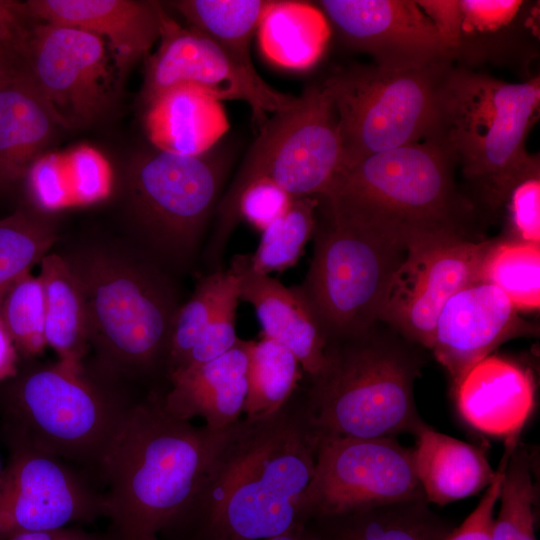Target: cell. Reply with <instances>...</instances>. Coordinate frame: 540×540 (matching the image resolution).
<instances>
[{
	"label": "cell",
	"instance_id": "cell-34",
	"mask_svg": "<svg viewBox=\"0 0 540 540\" xmlns=\"http://www.w3.org/2000/svg\"><path fill=\"white\" fill-rule=\"evenodd\" d=\"M0 316L20 360L35 359L46 345V296L40 276L18 279L0 300Z\"/></svg>",
	"mask_w": 540,
	"mask_h": 540
},
{
	"label": "cell",
	"instance_id": "cell-1",
	"mask_svg": "<svg viewBox=\"0 0 540 540\" xmlns=\"http://www.w3.org/2000/svg\"><path fill=\"white\" fill-rule=\"evenodd\" d=\"M318 442L300 385L275 412L239 419L158 540H262L306 525Z\"/></svg>",
	"mask_w": 540,
	"mask_h": 540
},
{
	"label": "cell",
	"instance_id": "cell-48",
	"mask_svg": "<svg viewBox=\"0 0 540 540\" xmlns=\"http://www.w3.org/2000/svg\"><path fill=\"white\" fill-rule=\"evenodd\" d=\"M20 72V61L15 45H0V86Z\"/></svg>",
	"mask_w": 540,
	"mask_h": 540
},
{
	"label": "cell",
	"instance_id": "cell-8",
	"mask_svg": "<svg viewBox=\"0 0 540 540\" xmlns=\"http://www.w3.org/2000/svg\"><path fill=\"white\" fill-rule=\"evenodd\" d=\"M260 128L216 208L203 259L209 271L222 259L240 222L239 199L258 180H269L292 197L324 196L343 168L337 114L320 84L308 85L298 103L273 113Z\"/></svg>",
	"mask_w": 540,
	"mask_h": 540
},
{
	"label": "cell",
	"instance_id": "cell-23",
	"mask_svg": "<svg viewBox=\"0 0 540 540\" xmlns=\"http://www.w3.org/2000/svg\"><path fill=\"white\" fill-rule=\"evenodd\" d=\"M144 123L152 146L185 156L206 152L229 128L221 102L192 84L176 85L147 102Z\"/></svg>",
	"mask_w": 540,
	"mask_h": 540
},
{
	"label": "cell",
	"instance_id": "cell-14",
	"mask_svg": "<svg viewBox=\"0 0 540 540\" xmlns=\"http://www.w3.org/2000/svg\"><path fill=\"white\" fill-rule=\"evenodd\" d=\"M158 41L146 64L145 104L171 87L192 84L220 102L244 101L251 109L253 123L261 128L268 112L288 110L299 101V96L272 88L256 70L240 65L208 37L181 26L166 11Z\"/></svg>",
	"mask_w": 540,
	"mask_h": 540
},
{
	"label": "cell",
	"instance_id": "cell-13",
	"mask_svg": "<svg viewBox=\"0 0 540 540\" xmlns=\"http://www.w3.org/2000/svg\"><path fill=\"white\" fill-rule=\"evenodd\" d=\"M421 500L425 497L415 472L413 448L395 438H324L318 442L302 513L308 523Z\"/></svg>",
	"mask_w": 540,
	"mask_h": 540
},
{
	"label": "cell",
	"instance_id": "cell-5",
	"mask_svg": "<svg viewBox=\"0 0 540 540\" xmlns=\"http://www.w3.org/2000/svg\"><path fill=\"white\" fill-rule=\"evenodd\" d=\"M136 403L83 365L20 360L0 383V437L9 450L53 455L99 479Z\"/></svg>",
	"mask_w": 540,
	"mask_h": 540
},
{
	"label": "cell",
	"instance_id": "cell-37",
	"mask_svg": "<svg viewBox=\"0 0 540 540\" xmlns=\"http://www.w3.org/2000/svg\"><path fill=\"white\" fill-rule=\"evenodd\" d=\"M227 274L225 286L203 333L168 378L221 356L239 341L235 331L236 308L240 300L239 278L231 268L227 269Z\"/></svg>",
	"mask_w": 540,
	"mask_h": 540
},
{
	"label": "cell",
	"instance_id": "cell-32",
	"mask_svg": "<svg viewBox=\"0 0 540 540\" xmlns=\"http://www.w3.org/2000/svg\"><path fill=\"white\" fill-rule=\"evenodd\" d=\"M318 197H295L286 211L261 232L249 263L257 273L283 272L297 263L313 236Z\"/></svg>",
	"mask_w": 540,
	"mask_h": 540
},
{
	"label": "cell",
	"instance_id": "cell-30",
	"mask_svg": "<svg viewBox=\"0 0 540 540\" xmlns=\"http://www.w3.org/2000/svg\"><path fill=\"white\" fill-rule=\"evenodd\" d=\"M302 377L298 360L284 345L264 336L251 340L245 418L275 412L298 388Z\"/></svg>",
	"mask_w": 540,
	"mask_h": 540
},
{
	"label": "cell",
	"instance_id": "cell-19",
	"mask_svg": "<svg viewBox=\"0 0 540 540\" xmlns=\"http://www.w3.org/2000/svg\"><path fill=\"white\" fill-rule=\"evenodd\" d=\"M38 21L68 25L102 38L120 82L159 40L164 8L142 0H28Z\"/></svg>",
	"mask_w": 540,
	"mask_h": 540
},
{
	"label": "cell",
	"instance_id": "cell-2",
	"mask_svg": "<svg viewBox=\"0 0 540 540\" xmlns=\"http://www.w3.org/2000/svg\"><path fill=\"white\" fill-rule=\"evenodd\" d=\"M83 293L97 379L133 401L166 390L170 331L179 303L172 280L147 257L92 247L68 257Z\"/></svg>",
	"mask_w": 540,
	"mask_h": 540
},
{
	"label": "cell",
	"instance_id": "cell-15",
	"mask_svg": "<svg viewBox=\"0 0 540 540\" xmlns=\"http://www.w3.org/2000/svg\"><path fill=\"white\" fill-rule=\"evenodd\" d=\"M105 517L103 491L80 468L43 452L9 450L0 474V540Z\"/></svg>",
	"mask_w": 540,
	"mask_h": 540
},
{
	"label": "cell",
	"instance_id": "cell-10",
	"mask_svg": "<svg viewBox=\"0 0 540 540\" xmlns=\"http://www.w3.org/2000/svg\"><path fill=\"white\" fill-rule=\"evenodd\" d=\"M453 60L408 70L354 64L322 85L334 105L343 168L370 155L424 141L438 142Z\"/></svg>",
	"mask_w": 540,
	"mask_h": 540
},
{
	"label": "cell",
	"instance_id": "cell-43",
	"mask_svg": "<svg viewBox=\"0 0 540 540\" xmlns=\"http://www.w3.org/2000/svg\"><path fill=\"white\" fill-rule=\"evenodd\" d=\"M513 445L506 443L505 452L494 481L485 489L479 503L463 523L450 531L444 540H492L494 510L499 499L504 469Z\"/></svg>",
	"mask_w": 540,
	"mask_h": 540
},
{
	"label": "cell",
	"instance_id": "cell-25",
	"mask_svg": "<svg viewBox=\"0 0 540 540\" xmlns=\"http://www.w3.org/2000/svg\"><path fill=\"white\" fill-rule=\"evenodd\" d=\"M415 472L427 503L443 506L486 489L495 479L484 452L422 423L414 432Z\"/></svg>",
	"mask_w": 540,
	"mask_h": 540
},
{
	"label": "cell",
	"instance_id": "cell-39",
	"mask_svg": "<svg viewBox=\"0 0 540 540\" xmlns=\"http://www.w3.org/2000/svg\"><path fill=\"white\" fill-rule=\"evenodd\" d=\"M74 206L91 205L107 198L113 175L106 157L96 148L80 145L66 151Z\"/></svg>",
	"mask_w": 540,
	"mask_h": 540
},
{
	"label": "cell",
	"instance_id": "cell-40",
	"mask_svg": "<svg viewBox=\"0 0 540 540\" xmlns=\"http://www.w3.org/2000/svg\"><path fill=\"white\" fill-rule=\"evenodd\" d=\"M459 2L462 13L460 41L480 36L484 39L497 34L503 36L517 25L527 6V2L521 0H459ZM473 42L462 44L459 48Z\"/></svg>",
	"mask_w": 540,
	"mask_h": 540
},
{
	"label": "cell",
	"instance_id": "cell-45",
	"mask_svg": "<svg viewBox=\"0 0 540 540\" xmlns=\"http://www.w3.org/2000/svg\"><path fill=\"white\" fill-rule=\"evenodd\" d=\"M34 20L25 2L0 0V45L17 46Z\"/></svg>",
	"mask_w": 540,
	"mask_h": 540
},
{
	"label": "cell",
	"instance_id": "cell-9",
	"mask_svg": "<svg viewBox=\"0 0 540 540\" xmlns=\"http://www.w3.org/2000/svg\"><path fill=\"white\" fill-rule=\"evenodd\" d=\"M233 161L234 148L222 141L192 156L150 144L131 159L126 170V206L147 258L163 269L192 263Z\"/></svg>",
	"mask_w": 540,
	"mask_h": 540
},
{
	"label": "cell",
	"instance_id": "cell-49",
	"mask_svg": "<svg viewBox=\"0 0 540 540\" xmlns=\"http://www.w3.org/2000/svg\"><path fill=\"white\" fill-rule=\"evenodd\" d=\"M262 540H316L308 525L294 528L286 533Z\"/></svg>",
	"mask_w": 540,
	"mask_h": 540
},
{
	"label": "cell",
	"instance_id": "cell-41",
	"mask_svg": "<svg viewBox=\"0 0 540 540\" xmlns=\"http://www.w3.org/2000/svg\"><path fill=\"white\" fill-rule=\"evenodd\" d=\"M502 207L508 211L513 241L540 244V166L522 176Z\"/></svg>",
	"mask_w": 540,
	"mask_h": 540
},
{
	"label": "cell",
	"instance_id": "cell-26",
	"mask_svg": "<svg viewBox=\"0 0 540 540\" xmlns=\"http://www.w3.org/2000/svg\"><path fill=\"white\" fill-rule=\"evenodd\" d=\"M307 525L316 540H444L452 530L425 500L319 517Z\"/></svg>",
	"mask_w": 540,
	"mask_h": 540
},
{
	"label": "cell",
	"instance_id": "cell-24",
	"mask_svg": "<svg viewBox=\"0 0 540 540\" xmlns=\"http://www.w3.org/2000/svg\"><path fill=\"white\" fill-rule=\"evenodd\" d=\"M58 127L55 116L21 71L0 86V196L21 184Z\"/></svg>",
	"mask_w": 540,
	"mask_h": 540
},
{
	"label": "cell",
	"instance_id": "cell-12",
	"mask_svg": "<svg viewBox=\"0 0 540 540\" xmlns=\"http://www.w3.org/2000/svg\"><path fill=\"white\" fill-rule=\"evenodd\" d=\"M17 52L21 73L61 127L91 125L108 113L120 81L102 38L34 20Z\"/></svg>",
	"mask_w": 540,
	"mask_h": 540
},
{
	"label": "cell",
	"instance_id": "cell-18",
	"mask_svg": "<svg viewBox=\"0 0 540 540\" xmlns=\"http://www.w3.org/2000/svg\"><path fill=\"white\" fill-rule=\"evenodd\" d=\"M528 332L509 298L496 286L476 281L453 294L436 321L430 350L454 387L501 343Z\"/></svg>",
	"mask_w": 540,
	"mask_h": 540
},
{
	"label": "cell",
	"instance_id": "cell-35",
	"mask_svg": "<svg viewBox=\"0 0 540 540\" xmlns=\"http://www.w3.org/2000/svg\"><path fill=\"white\" fill-rule=\"evenodd\" d=\"M537 496L530 453L518 442L504 469L498 499L500 509L493 521L492 540H518L525 531L535 527Z\"/></svg>",
	"mask_w": 540,
	"mask_h": 540
},
{
	"label": "cell",
	"instance_id": "cell-11",
	"mask_svg": "<svg viewBox=\"0 0 540 540\" xmlns=\"http://www.w3.org/2000/svg\"><path fill=\"white\" fill-rule=\"evenodd\" d=\"M319 207L309 269L295 287L328 347L379 321L389 284L408 248L390 235L341 220Z\"/></svg>",
	"mask_w": 540,
	"mask_h": 540
},
{
	"label": "cell",
	"instance_id": "cell-29",
	"mask_svg": "<svg viewBox=\"0 0 540 540\" xmlns=\"http://www.w3.org/2000/svg\"><path fill=\"white\" fill-rule=\"evenodd\" d=\"M271 0H176L167 4L237 63L256 70L251 41Z\"/></svg>",
	"mask_w": 540,
	"mask_h": 540
},
{
	"label": "cell",
	"instance_id": "cell-42",
	"mask_svg": "<svg viewBox=\"0 0 540 540\" xmlns=\"http://www.w3.org/2000/svg\"><path fill=\"white\" fill-rule=\"evenodd\" d=\"M293 198L269 180L255 181L239 199V218L262 232L286 211Z\"/></svg>",
	"mask_w": 540,
	"mask_h": 540
},
{
	"label": "cell",
	"instance_id": "cell-20",
	"mask_svg": "<svg viewBox=\"0 0 540 540\" xmlns=\"http://www.w3.org/2000/svg\"><path fill=\"white\" fill-rule=\"evenodd\" d=\"M239 278L240 299L252 305L264 337L290 350L307 381L319 378L328 366L327 340L311 309L295 286L251 269L249 254H237L230 267Z\"/></svg>",
	"mask_w": 540,
	"mask_h": 540
},
{
	"label": "cell",
	"instance_id": "cell-6",
	"mask_svg": "<svg viewBox=\"0 0 540 540\" xmlns=\"http://www.w3.org/2000/svg\"><path fill=\"white\" fill-rule=\"evenodd\" d=\"M420 348L380 321L329 345L326 370L303 387L318 439L414 434L424 423L413 393L424 363Z\"/></svg>",
	"mask_w": 540,
	"mask_h": 540
},
{
	"label": "cell",
	"instance_id": "cell-51",
	"mask_svg": "<svg viewBox=\"0 0 540 540\" xmlns=\"http://www.w3.org/2000/svg\"><path fill=\"white\" fill-rule=\"evenodd\" d=\"M156 540H158V538Z\"/></svg>",
	"mask_w": 540,
	"mask_h": 540
},
{
	"label": "cell",
	"instance_id": "cell-31",
	"mask_svg": "<svg viewBox=\"0 0 540 540\" xmlns=\"http://www.w3.org/2000/svg\"><path fill=\"white\" fill-rule=\"evenodd\" d=\"M58 239L48 214L26 205L0 219V300L50 253Z\"/></svg>",
	"mask_w": 540,
	"mask_h": 540
},
{
	"label": "cell",
	"instance_id": "cell-21",
	"mask_svg": "<svg viewBox=\"0 0 540 540\" xmlns=\"http://www.w3.org/2000/svg\"><path fill=\"white\" fill-rule=\"evenodd\" d=\"M463 420L491 436L519 437L535 406L531 373L518 364L488 355L472 366L455 386Z\"/></svg>",
	"mask_w": 540,
	"mask_h": 540
},
{
	"label": "cell",
	"instance_id": "cell-22",
	"mask_svg": "<svg viewBox=\"0 0 540 540\" xmlns=\"http://www.w3.org/2000/svg\"><path fill=\"white\" fill-rule=\"evenodd\" d=\"M251 340L239 341L221 356L168 378L163 400L174 416L200 417L211 430L225 429L240 419L248 395Z\"/></svg>",
	"mask_w": 540,
	"mask_h": 540
},
{
	"label": "cell",
	"instance_id": "cell-4",
	"mask_svg": "<svg viewBox=\"0 0 540 540\" xmlns=\"http://www.w3.org/2000/svg\"><path fill=\"white\" fill-rule=\"evenodd\" d=\"M456 161L424 141L370 155L342 169L320 205L332 216L390 235L407 248L472 237L475 205L458 188Z\"/></svg>",
	"mask_w": 540,
	"mask_h": 540
},
{
	"label": "cell",
	"instance_id": "cell-16",
	"mask_svg": "<svg viewBox=\"0 0 540 540\" xmlns=\"http://www.w3.org/2000/svg\"><path fill=\"white\" fill-rule=\"evenodd\" d=\"M493 241L446 239L408 248L394 273L379 321L430 350L436 321L447 300L480 280Z\"/></svg>",
	"mask_w": 540,
	"mask_h": 540
},
{
	"label": "cell",
	"instance_id": "cell-47",
	"mask_svg": "<svg viewBox=\"0 0 540 540\" xmlns=\"http://www.w3.org/2000/svg\"><path fill=\"white\" fill-rule=\"evenodd\" d=\"M20 358L0 316V383L17 371Z\"/></svg>",
	"mask_w": 540,
	"mask_h": 540
},
{
	"label": "cell",
	"instance_id": "cell-44",
	"mask_svg": "<svg viewBox=\"0 0 540 540\" xmlns=\"http://www.w3.org/2000/svg\"><path fill=\"white\" fill-rule=\"evenodd\" d=\"M416 3L432 23L447 55L455 60L462 27L459 0H418Z\"/></svg>",
	"mask_w": 540,
	"mask_h": 540
},
{
	"label": "cell",
	"instance_id": "cell-27",
	"mask_svg": "<svg viewBox=\"0 0 540 540\" xmlns=\"http://www.w3.org/2000/svg\"><path fill=\"white\" fill-rule=\"evenodd\" d=\"M257 33L260 48L271 62L304 70L321 58L331 29L312 2L271 0Z\"/></svg>",
	"mask_w": 540,
	"mask_h": 540
},
{
	"label": "cell",
	"instance_id": "cell-17",
	"mask_svg": "<svg viewBox=\"0 0 540 540\" xmlns=\"http://www.w3.org/2000/svg\"><path fill=\"white\" fill-rule=\"evenodd\" d=\"M312 3L347 48L368 54L372 64L380 68L408 70L451 59L416 1L320 0Z\"/></svg>",
	"mask_w": 540,
	"mask_h": 540
},
{
	"label": "cell",
	"instance_id": "cell-7",
	"mask_svg": "<svg viewBox=\"0 0 540 540\" xmlns=\"http://www.w3.org/2000/svg\"><path fill=\"white\" fill-rule=\"evenodd\" d=\"M540 78L511 83L454 65L438 143L487 207L502 208L513 185L539 164L526 150L539 118Z\"/></svg>",
	"mask_w": 540,
	"mask_h": 540
},
{
	"label": "cell",
	"instance_id": "cell-36",
	"mask_svg": "<svg viewBox=\"0 0 540 540\" xmlns=\"http://www.w3.org/2000/svg\"><path fill=\"white\" fill-rule=\"evenodd\" d=\"M227 270L209 272L196 285L190 299L173 319L166 360V377L184 361L203 333L227 280Z\"/></svg>",
	"mask_w": 540,
	"mask_h": 540
},
{
	"label": "cell",
	"instance_id": "cell-33",
	"mask_svg": "<svg viewBox=\"0 0 540 540\" xmlns=\"http://www.w3.org/2000/svg\"><path fill=\"white\" fill-rule=\"evenodd\" d=\"M480 280L499 288L514 307L531 310L540 304V246L518 241L493 242Z\"/></svg>",
	"mask_w": 540,
	"mask_h": 540
},
{
	"label": "cell",
	"instance_id": "cell-28",
	"mask_svg": "<svg viewBox=\"0 0 540 540\" xmlns=\"http://www.w3.org/2000/svg\"><path fill=\"white\" fill-rule=\"evenodd\" d=\"M46 296L45 340L58 360L83 365L89 354L87 309L66 257L49 253L39 263Z\"/></svg>",
	"mask_w": 540,
	"mask_h": 540
},
{
	"label": "cell",
	"instance_id": "cell-50",
	"mask_svg": "<svg viewBox=\"0 0 540 540\" xmlns=\"http://www.w3.org/2000/svg\"><path fill=\"white\" fill-rule=\"evenodd\" d=\"M518 540H537L535 536V527L525 531Z\"/></svg>",
	"mask_w": 540,
	"mask_h": 540
},
{
	"label": "cell",
	"instance_id": "cell-46",
	"mask_svg": "<svg viewBox=\"0 0 540 540\" xmlns=\"http://www.w3.org/2000/svg\"><path fill=\"white\" fill-rule=\"evenodd\" d=\"M5 540H116L107 530L91 532L75 526L25 532L11 536Z\"/></svg>",
	"mask_w": 540,
	"mask_h": 540
},
{
	"label": "cell",
	"instance_id": "cell-3",
	"mask_svg": "<svg viewBox=\"0 0 540 540\" xmlns=\"http://www.w3.org/2000/svg\"><path fill=\"white\" fill-rule=\"evenodd\" d=\"M165 391L129 412L101 467L108 531L116 540H156L199 485L224 430L171 414Z\"/></svg>",
	"mask_w": 540,
	"mask_h": 540
},
{
	"label": "cell",
	"instance_id": "cell-38",
	"mask_svg": "<svg viewBox=\"0 0 540 540\" xmlns=\"http://www.w3.org/2000/svg\"><path fill=\"white\" fill-rule=\"evenodd\" d=\"M21 184L28 206L50 214L74 206L66 152L40 155L26 171Z\"/></svg>",
	"mask_w": 540,
	"mask_h": 540
}]
</instances>
